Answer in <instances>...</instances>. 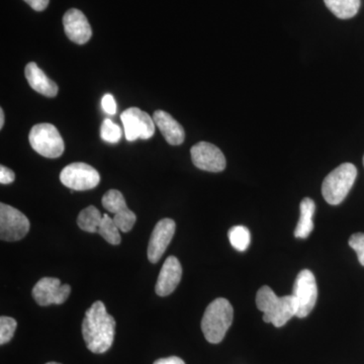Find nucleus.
<instances>
[{"mask_svg": "<svg viewBox=\"0 0 364 364\" xmlns=\"http://www.w3.org/2000/svg\"><path fill=\"white\" fill-rule=\"evenodd\" d=\"M114 333L116 321L107 312L102 301H95L83 318L82 335L86 346L93 353H105L114 343Z\"/></svg>", "mask_w": 364, "mask_h": 364, "instance_id": "nucleus-1", "label": "nucleus"}, {"mask_svg": "<svg viewBox=\"0 0 364 364\" xmlns=\"http://www.w3.org/2000/svg\"><path fill=\"white\" fill-rule=\"evenodd\" d=\"M256 305L263 313V321L277 328L286 325L298 313V304L293 294L277 296L267 286L261 287L256 294Z\"/></svg>", "mask_w": 364, "mask_h": 364, "instance_id": "nucleus-2", "label": "nucleus"}, {"mask_svg": "<svg viewBox=\"0 0 364 364\" xmlns=\"http://www.w3.org/2000/svg\"><path fill=\"white\" fill-rule=\"evenodd\" d=\"M233 306L226 299H215L208 306L202 320L203 333L208 342L212 344L222 342L233 323Z\"/></svg>", "mask_w": 364, "mask_h": 364, "instance_id": "nucleus-3", "label": "nucleus"}, {"mask_svg": "<svg viewBox=\"0 0 364 364\" xmlns=\"http://www.w3.org/2000/svg\"><path fill=\"white\" fill-rule=\"evenodd\" d=\"M356 177L358 168L352 163H343L333 170L323 181L322 193L326 202L332 205L343 202L351 191Z\"/></svg>", "mask_w": 364, "mask_h": 364, "instance_id": "nucleus-4", "label": "nucleus"}, {"mask_svg": "<svg viewBox=\"0 0 364 364\" xmlns=\"http://www.w3.org/2000/svg\"><path fill=\"white\" fill-rule=\"evenodd\" d=\"M31 146L36 152L46 158H58L63 154L65 146L56 127L52 124H36L28 135Z\"/></svg>", "mask_w": 364, "mask_h": 364, "instance_id": "nucleus-5", "label": "nucleus"}, {"mask_svg": "<svg viewBox=\"0 0 364 364\" xmlns=\"http://www.w3.org/2000/svg\"><path fill=\"white\" fill-rule=\"evenodd\" d=\"M293 291V296L298 304L296 317H308L315 308L318 299L317 282L311 270H301L296 275Z\"/></svg>", "mask_w": 364, "mask_h": 364, "instance_id": "nucleus-6", "label": "nucleus"}, {"mask_svg": "<svg viewBox=\"0 0 364 364\" xmlns=\"http://www.w3.org/2000/svg\"><path fill=\"white\" fill-rule=\"evenodd\" d=\"M28 231L30 221L21 210L6 203H0V238L2 241L21 240Z\"/></svg>", "mask_w": 364, "mask_h": 364, "instance_id": "nucleus-7", "label": "nucleus"}, {"mask_svg": "<svg viewBox=\"0 0 364 364\" xmlns=\"http://www.w3.org/2000/svg\"><path fill=\"white\" fill-rule=\"evenodd\" d=\"M60 181L72 191H88L97 188L100 176L97 169L82 162L69 164L60 173Z\"/></svg>", "mask_w": 364, "mask_h": 364, "instance_id": "nucleus-8", "label": "nucleus"}, {"mask_svg": "<svg viewBox=\"0 0 364 364\" xmlns=\"http://www.w3.org/2000/svg\"><path fill=\"white\" fill-rule=\"evenodd\" d=\"M121 121L124 124V135L129 142H133L136 139L148 140L154 135V119H151L147 112L138 109L130 107L121 114Z\"/></svg>", "mask_w": 364, "mask_h": 364, "instance_id": "nucleus-9", "label": "nucleus"}, {"mask_svg": "<svg viewBox=\"0 0 364 364\" xmlns=\"http://www.w3.org/2000/svg\"><path fill=\"white\" fill-rule=\"evenodd\" d=\"M70 293L69 284H62L60 279L55 277H44L33 287V298L42 306L61 305L65 303Z\"/></svg>", "mask_w": 364, "mask_h": 364, "instance_id": "nucleus-10", "label": "nucleus"}, {"mask_svg": "<svg viewBox=\"0 0 364 364\" xmlns=\"http://www.w3.org/2000/svg\"><path fill=\"white\" fill-rule=\"evenodd\" d=\"M102 205L105 210L114 214V223L124 233H128L133 229L136 217L127 205L123 193L117 189H111L105 193Z\"/></svg>", "mask_w": 364, "mask_h": 364, "instance_id": "nucleus-11", "label": "nucleus"}, {"mask_svg": "<svg viewBox=\"0 0 364 364\" xmlns=\"http://www.w3.org/2000/svg\"><path fill=\"white\" fill-rule=\"evenodd\" d=\"M191 160L198 169L221 172L226 168V158L217 146L208 142L196 144L191 150Z\"/></svg>", "mask_w": 364, "mask_h": 364, "instance_id": "nucleus-12", "label": "nucleus"}, {"mask_svg": "<svg viewBox=\"0 0 364 364\" xmlns=\"http://www.w3.org/2000/svg\"><path fill=\"white\" fill-rule=\"evenodd\" d=\"M176 229V222L168 218H165L157 223L148 245V259L150 262L157 263L161 259L163 254L173 238Z\"/></svg>", "mask_w": 364, "mask_h": 364, "instance_id": "nucleus-13", "label": "nucleus"}, {"mask_svg": "<svg viewBox=\"0 0 364 364\" xmlns=\"http://www.w3.org/2000/svg\"><path fill=\"white\" fill-rule=\"evenodd\" d=\"M63 26L67 37L75 44H86L92 36L87 18L79 9H71L64 14Z\"/></svg>", "mask_w": 364, "mask_h": 364, "instance_id": "nucleus-14", "label": "nucleus"}, {"mask_svg": "<svg viewBox=\"0 0 364 364\" xmlns=\"http://www.w3.org/2000/svg\"><path fill=\"white\" fill-rule=\"evenodd\" d=\"M181 277L182 267L181 262L174 256H169L165 260L164 264L160 270L155 291L160 296H169L178 287Z\"/></svg>", "mask_w": 364, "mask_h": 364, "instance_id": "nucleus-15", "label": "nucleus"}, {"mask_svg": "<svg viewBox=\"0 0 364 364\" xmlns=\"http://www.w3.org/2000/svg\"><path fill=\"white\" fill-rule=\"evenodd\" d=\"M154 123L161 132L165 140L172 146L181 145L186 139L183 127L168 112L156 111L153 116Z\"/></svg>", "mask_w": 364, "mask_h": 364, "instance_id": "nucleus-16", "label": "nucleus"}, {"mask_svg": "<svg viewBox=\"0 0 364 364\" xmlns=\"http://www.w3.org/2000/svg\"><path fill=\"white\" fill-rule=\"evenodd\" d=\"M26 78L33 90L47 97H55L58 95V85L46 75L35 62L26 66Z\"/></svg>", "mask_w": 364, "mask_h": 364, "instance_id": "nucleus-17", "label": "nucleus"}, {"mask_svg": "<svg viewBox=\"0 0 364 364\" xmlns=\"http://www.w3.org/2000/svg\"><path fill=\"white\" fill-rule=\"evenodd\" d=\"M315 202L310 198H305L299 205V220L294 230V237L298 239H306L314 230L313 218L315 214Z\"/></svg>", "mask_w": 364, "mask_h": 364, "instance_id": "nucleus-18", "label": "nucleus"}, {"mask_svg": "<svg viewBox=\"0 0 364 364\" xmlns=\"http://www.w3.org/2000/svg\"><path fill=\"white\" fill-rule=\"evenodd\" d=\"M326 6L335 16L341 20H348L358 14L360 0H324Z\"/></svg>", "mask_w": 364, "mask_h": 364, "instance_id": "nucleus-19", "label": "nucleus"}, {"mask_svg": "<svg viewBox=\"0 0 364 364\" xmlns=\"http://www.w3.org/2000/svg\"><path fill=\"white\" fill-rule=\"evenodd\" d=\"M104 215L95 205H90L81 210L78 215L77 224L79 228L87 233H98L100 224H102Z\"/></svg>", "mask_w": 364, "mask_h": 364, "instance_id": "nucleus-20", "label": "nucleus"}, {"mask_svg": "<svg viewBox=\"0 0 364 364\" xmlns=\"http://www.w3.org/2000/svg\"><path fill=\"white\" fill-rule=\"evenodd\" d=\"M119 231H121V230L117 226L114 219L109 217V215L104 214L102 224H100V229H98V234H100L105 241L112 244V245H119L122 240Z\"/></svg>", "mask_w": 364, "mask_h": 364, "instance_id": "nucleus-21", "label": "nucleus"}, {"mask_svg": "<svg viewBox=\"0 0 364 364\" xmlns=\"http://www.w3.org/2000/svg\"><path fill=\"white\" fill-rule=\"evenodd\" d=\"M230 243L237 251L247 250L250 245V231L244 226H234L229 230L228 233Z\"/></svg>", "mask_w": 364, "mask_h": 364, "instance_id": "nucleus-22", "label": "nucleus"}, {"mask_svg": "<svg viewBox=\"0 0 364 364\" xmlns=\"http://www.w3.org/2000/svg\"><path fill=\"white\" fill-rule=\"evenodd\" d=\"M100 136L105 142L116 144L121 140L122 130L109 119H105L100 127Z\"/></svg>", "mask_w": 364, "mask_h": 364, "instance_id": "nucleus-23", "label": "nucleus"}, {"mask_svg": "<svg viewBox=\"0 0 364 364\" xmlns=\"http://www.w3.org/2000/svg\"><path fill=\"white\" fill-rule=\"evenodd\" d=\"M18 323L14 318L2 316L0 318V344L9 343L13 339Z\"/></svg>", "mask_w": 364, "mask_h": 364, "instance_id": "nucleus-24", "label": "nucleus"}, {"mask_svg": "<svg viewBox=\"0 0 364 364\" xmlns=\"http://www.w3.org/2000/svg\"><path fill=\"white\" fill-rule=\"evenodd\" d=\"M348 244L358 254L359 263L364 267V234L355 233L352 235Z\"/></svg>", "mask_w": 364, "mask_h": 364, "instance_id": "nucleus-25", "label": "nucleus"}, {"mask_svg": "<svg viewBox=\"0 0 364 364\" xmlns=\"http://www.w3.org/2000/svg\"><path fill=\"white\" fill-rule=\"evenodd\" d=\"M102 107L105 114H114L117 112V102L112 95H105L102 100Z\"/></svg>", "mask_w": 364, "mask_h": 364, "instance_id": "nucleus-26", "label": "nucleus"}, {"mask_svg": "<svg viewBox=\"0 0 364 364\" xmlns=\"http://www.w3.org/2000/svg\"><path fill=\"white\" fill-rule=\"evenodd\" d=\"M14 179H16V174H14L13 170L1 165L0 166V183L11 184L13 183Z\"/></svg>", "mask_w": 364, "mask_h": 364, "instance_id": "nucleus-27", "label": "nucleus"}, {"mask_svg": "<svg viewBox=\"0 0 364 364\" xmlns=\"http://www.w3.org/2000/svg\"><path fill=\"white\" fill-rule=\"evenodd\" d=\"M23 1H26L35 11H43L47 9L50 0H23Z\"/></svg>", "mask_w": 364, "mask_h": 364, "instance_id": "nucleus-28", "label": "nucleus"}, {"mask_svg": "<svg viewBox=\"0 0 364 364\" xmlns=\"http://www.w3.org/2000/svg\"><path fill=\"white\" fill-rule=\"evenodd\" d=\"M153 364H186V363L177 356H170L167 358L158 359Z\"/></svg>", "mask_w": 364, "mask_h": 364, "instance_id": "nucleus-29", "label": "nucleus"}, {"mask_svg": "<svg viewBox=\"0 0 364 364\" xmlns=\"http://www.w3.org/2000/svg\"><path fill=\"white\" fill-rule=\"evenodd\" d=\"M4 109H0V129L4 128Z\"/></svg>", "mask_w": 364, "mask_h": 364, "instance_id": "nucleus-30", "label": "nucleus"}, {"mask_svg": "<svg viewBox=\"0 0 364 364\" xmlns=\"http://www.w3.org/2000/svg\"><path fill=\"white\" fill-rule=\"evenodd\" d=\"M46 364H61V363H46Z\"/></svg>", "mask_w": 364, "mask_h": 364, "instance_id": "nucleus-31", "label": "nucleus"}, {"mask_svg": "<svg viewBox=\"0 0 364 364\" xmlns=\"http://www.w3.org/2000/svg\"><path fill=\"white\" fill-rule=\"evenodd\" d=\"M363 165H364V156H363Z\"/></svg>", "mask_w": 364, "mask_h": 364, "instance_id": "nucleus-32", "label": "nucleus"}]
</instances>
